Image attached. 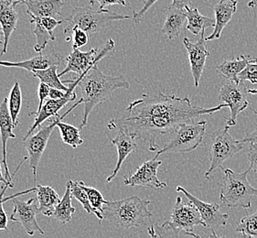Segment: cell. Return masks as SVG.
Here are the masks:
<instances>
[{
	"instance_id": "obj_26",
	"label": "cell",
	"mask_w": 257,
	"mask_h": 238,
	"mask_svg": "<svg viewBox=\"0 0 257 238\" xmlns=\"http://www.w3.org/2000/svg\"><path fill=\"white\" fill-rule=\"evenodd\" d=\"M184 11L188 21L186 29L195 36L200 35L201 31L207 28L215 26V19L201 15L198 9H190V7H187Z\"/></svg>"
},
{
	"instance_id": "obj_6",
	"label": "cell",
	"mask_w": 257,
	"mask_h": 238,
	"mask_svg": "<svg viewBox=\"0 0 257 238\" xmlns=\"http://www.w3.org/2000/svg\"><path fill=\"white\" fill-rule=\"evenodd\" d=\"M206 127V120L180 125L175 132L172 133L170 141L163 149L157 152L155 157L158 158L160 155L170 153H187L196 150L203 140Z\"/></svg>"
},
{
	"instance_id": "obj_8",
	"label": "cell",
	"mask_w": 257,
	"mask_h": 238,
	"mask_svg": "<svg viewBox=\"0 0 257 238\" xmlns=\"http://www.w3.org/2000/svg\"><path fill=\"white\" fill-rule=\"evenodd\" d=\"M113 52L114 42L112 39L108 40L100 51L93 48L88 52H83L78 49L72 48V52L66 59V67L62 73H59V77H62L69 73H77L79 76H81L83 73L89 72L93 66L97 65L98 62L103 58L106 57Z\"/></svg>"
},
{
	"instance_id": "obj_12",
	"label": "cell",
	"mask_w": 257,
	"mask_h": 238,
	"mask_svg": "<svg viewBox=\"0 0 257 238\" xmlns=\"http://www.w3.org/2000/svg\"><path fill=\"white\" fill-rule=\"evenodd\" d=\"M80 82V77L76 78L74 81H71V80H65L63 81V83H69L70 85L68 86L69 90H68L65 96L62 99H57V100H53V99H49L47 100L46 103L43 104L42 108H41V112L37 114L36 118L34 120V123L31 126V129L28 130L27 134L25 137L23 138V141L26 140L29 137H31L32 133L41 127V124L46 121L47 119L51 118V117H57L60 116L59 112L62 110L68 103L72 102L76 99L77 94L74 92V89L77 87L78 83Z\"/></svg>"
},
{
	"instance_id": "obj_52",
	"label": "cell",
	"mask_w": 257,
	"mask_h": 238,
	"mask_svg": "<svg viewBox=\"0 0 257 238\" xmlns=\"http://www.w3.org/2000/svg\"><path fill=\"white\" fill-rule=\"evenodd\" d=\"M248 93L250 94H257V89H249Z\"/></svg>"
},
{
	"instance_id": "obj_5",
	"label": "cell",
	"mask_w": 257,
	"mask_h": 238,
	"mask_svg": "<svg viewBox=\"0 0 257 238\" xmlns=\"http://www.w3.org/2000/svg\"><path fill=\"white\" fill-rule=\"evenodd\" d=\"M133 19L130 16L119 15L108 10L93 11L89 8H73L71 15L65 18L67 26L64 28V33L68 34L79 29L85 31L88 35H93L110 26L113 21H125Z\"/></svg>"
},
{
	"instance_id": "obj_45",
	"label": "cell",
	"mask_w": 257,
	"mask_h": 238,
	"mask_svg": "<svg viewBox=\"0 0 257 238\" xmlns=\"http://www.w3.org/2000/svg\"><path fill=\"white\" fill-rule=\"evenodd\" d=\"M66 92L62 91V90H58V89L51 88L50 93H49V97L50 99L57 100V99H62L65 96Z\"/></svg>"
},
{
	"instance_id": "obj_50",
	"label": "cell",
	"mask_w": 257,
	"mask_h": 238,
	"mask_svg": "<svg viewBox=\"0 0 257 238\" xmlns=\"http://www.w3.org/2000/svg\"><path fill=\"white\" fill-rule=\"evenodd\" d=\"M4 39H5V37H4L3 30H2L1 25H0V44H3V45H4Z\"/></svg>"
},
{
	"instance_id": "obj_24",
	"label": "cell",
	"mask_w": 257,
	"mask_h": 238,
	"mask_svg": "<svg viewBox=\"0 0 257 238\" xmlns=\"http://www.w3.org/2000/svg\"><path fill=\"white\" fill-rule=\"evenodd\" d=\"M250 55H240L236 59H232L222 62L216 68V73L228 81L240 82L238 75L246 68L248 63L252 61Z\"/></svg>"
},
{
	"instance_id": "obj_4",
	"label": "cell",
	"mask_w": 257,
	"mask_h": 238,
	"mask_svg": "<svg viewBox=\"0 0 257 238\" xmlns=\"http://www.w3.org/2000/svg\"><path fill=\"white\" fill-rule=\"evenodd\" d=\"M221 170L224 179L221 184L220 200L226 207L248 209L252 206V198L257 196V189L249 183L247 176L251 171L248 168L242 172H235L231 169Z\"/></svg>"
},
{
	"instance_id": "obj_16",
	"label": "cell",
	"mask_w": 257,
	"mask_h": 238,
	"mask_svg": "<svg viewBox=\"0 0 257 238\" xmlns=\"http://www.w3.org/2000/svg\"><path fill=\"white\" fill-rule=\"evenodd\" d=\"M205 31L203 30L201 31V38L195 43L190 42L189 38H185L183 40L184 46L188 52L191 74L196 87H199L200 85L201 76L205 68L206 60L210 55V52L207 50V41L204 36Z\"/></svg>"
},
{
	"instance_id": "obj_30",
	"label": "cell",
	"mask_w": 257,
	"mask_h": 238,
	"mask_svg": "<svg viewBox=\"0 0 257 238\" xmlns=\"http://www.w3.org/2000/svg\"><path fill=\"white\" fill-rule=\"evenodd\" d=\"M56 127H58L60 130L63 143H65L66 145L71 146L73 149H77L79 146L83 144V140L81 138L80 129L72 125L64 123L62 120L58 121Z\"/></svg>"
},
{
	"instance_id": "obj_11",
	"label": "cell",
	"mask_w": 257,
	"mask_h": 238,
	"mask_svg": "<svg viewBox=\"0 0 257 238\" xmlns=\"http://www.w3.org/2000/svg\"><path fill=\"white\" fill-rule=\"evenodd\" d=\"M12 202L14 209L10 218L11 221L21 223L26 233L31 236H33L37 232L44 234V231H42L37 222V215L40 212L39 205L37 204L38 200L31 198L29 201H22L17 197Z\"/></svg>"
},
{
	"instance_id": "obj_43",
	"label": "cell",
	"mask_w": 257,
	"mask_h": 238,
	"mask_svg": "<svg viewBox=\"0 0 257 238\" xmlns=\"http://www.w3.org/2000/svg\"><path fill=\"white\" fill-rule=\"evenodd\" d=\"M248 109H250L252 112H253V113L257 115L256 110L252 109V107H250V106L248 107ZM240 141L242 142V144H243V143H249V144H251V145L254 146L257 149V126L253 131H252V132L249 133V134H247L246 136H245L243 139L240 140Z\"/></svg>"
},
{
	"instance_id": "obj_28",
	"label": "cell",
	"mask_w": 257,
	"mask_h": 238,
	"mask_svg": "<svg viewBox=\"0 0 257 238\" xmlns=\"http://www.w3.org/2000/svg\"><path fill=\"white\" fill-rule=\"evenodd\" d=\"M78 183L84 190V192L87 193L91 206L93 208V214H95V216L98 218V220L101 223L104 219L103 217V205L106 204L108 201H106L104 199L102 192H99L97 189L85 185L83 181H78Z\"/></svg>"
},
{
	"instance_id": "obj_35",
	"label": "cell",
	"mask_w": 257,
	"mask_h": 238,
	"mask_svg": "<svg viewBox=\"0 0 257 238\" xmlns=\"http://www.w3.org/2000/svg\"><path fill=\"white\" fill-rule=\"evenodd\" d=\"M8 188H10V187L8 186V185H4L3 188H2V191L0 192V231H7L8 230V214L6 213L4 207H3L4 202H8L10 200H13V199H15L17 197L21 196L23 194H27V193L34 192L37 191L36 187H34V188L30 189V190H26L24 192H18V193L13 194L11 196L4 198V194H5L6 191L8 190Z\"/></svg>"
},
{
	"instance_id": "obj_49",
	"label": "cell",
	"mask_w": 257,
	"mask_h": 238,
	"mask_svg": "<svg viewBox=\"0 0 257 238\" xmlns=\"http://www.w3.org/2000/svg\"><path fill=\"white\" fill-rule=\"evenodd\" d=\"M248 7L249 8H252V9H255L257 8V0H251L249 3H248Z\"/></svg>"
},
{
	"instance_id": "obj_29",
	"label": "cell",
	"mask_w": 257,
	"mask_h": 238,
	"mask_svg": "<svg viewBox=\"0 0 257 238\" xmlns=\"http://www.w3.org/2000/svg\"><path fill=\"white\" fill-rule=\"evenodd\" d=\"M58 66H51L47 68L45 70H41V71H36L32 73L34 77L38 78L41 83H46L51 88L58 89L62 90L64 92H67L69 87L65 86L63 82L61 81L59 77V74L57 73Z\"/></svg>"
},
{
	"instance_id": "obj_44",
	"label": "cell",
	"mask_w": 257,
	"mask_h": 238,
	"mask_svg": "<svg viewBox=\"0 0 257 238\" xmlns=\"http://www.w3.org/2000/svg\"><path fill=\"white\" fill-rule=\"evenodd\" d=\"M191 0H172L171 6L176 9L184 11L187 7H190Z\"/></svg>"
},
{
	"instance_id": "obj_10",
	"label": "cell",
	"mask_w": 257,
	"mask_h": 238,
	"mask_svg": "<svg viewBox=\"0 0 257 238\" xmlns=\"http://www.w3.org/2000/svg\"><path fill=\"white\" fill-rule=\"evenodd\" d=\"M248 87L240 82H232L226 80L220 87L219 98L230 108V117L227 119V126L229 128L235 126L237 117L244 109L249 107L247 100Z\"/></svg>"
},
{
	"instance_id": "obj_34",
	"label": "cell",
	"mask_w": 257,
	"mask_h": 238,
	"mask_svg": "<svg viewBox=\"0 0 257 238\" xmlns=\"http://www.w3.org/2000/svg\"><path fill=\"white\" fill-rule=\"evenodd\" d=\"M235 230L237 233H244L248 237L257 238V211L243 216L237 224Z\"/></svg>"
},
{
	"instance_id": "obj_2",
	"label": "cell",
	"mask_w": 257,
	"mask_h": 238,
	"mask_svg": "<svg viewBox=\"0 0 257 238\" xmlns=\"http://www.w3.org/2000/svg\"><path fill=\"white\" fill-rule=\"evenodd\" d=\"M80 77L78 87L82 91L80 104L84 105L83 116L80 128L82 130L87 125L88 117L95 106L110 98L118 89L130 88V84L123 76H110L102 73L97 65Z\"/></svg>"
},
{
	"instance_id": "obj_53",
	"label": "cell",
	"mask_w": 257,
	"mask_h": 238,
	"mask_svg": "<svg viewBox=\"0 0 257 238\" xmlns=\"http://www.w3.org/2000/svg\"><path fill=\"white\" fill-rule=\"evenodd\" d=\"M242 238H250V237H248V236H247L246 234H244V233H242Z\"/></svg>"
},
{
	"instance_id": "obj_18",
	"label": "cell",
	"mask_w": 257,
	"mask_h": 238,
	"mask_svg": "<svg viewBox=\"0 0 257 238\" xmlns=\"http://www.w3.org/2000/svg\"><path fill=\"white\" fill-rule=\"evenodd\" d=\"M111 143L116 148L118 158H117V162H116L115 168L113 169L111 175L106 179V182H111L113 181L121 170L123 161H125V159L132 152L138 150V144L136 143V139L123 129L118 130L116 137L111 140Z\"/></svg>"
},
{
	"instance_id": "obj_14",
	"label": "cell",
	"mask_w": 257,
	"mask_h": 238,
	"mask_svg": "<svg viewBox=\"0 0 257 238\" xmlns=\"http://www.w3.org/2000/svg\"><path fill=\"white\" fill-rule=\"evenodd\" d=\"M176 191L183 193L189 199V201L195 205L204 223V227L210 228L211 231H215L218 228L226 225L229 216L227 213L221 212L220 205L218 203L202 202L182 186L177 187Z\"/></svg>"
},
{
	"instance_id": "obj_23",
	"label": "cell",
	"mask_w": 257,
	"mask_h": 238,
	"mask_svg": "<svg viewBox=\"0 0 257 238\" xmlns=\"http://www.w3.org/2000/svg\"><path fill=\"white\" fill-rule=\"evenodd\" d=\"M186 20L185 11L170 6L166 11V21L161 33L167 36L170 41L175 40L180 36L181 32L184 30Z\"/></svg>"
},
{
	"instance_id": "obj_3",
	"label": "cell",
	"mask_w": 257,
	"mask_h": 238,
	"mask_svg": "<svg viewBox=\"0 0 257 238\" xmlns=\"http://www.w3.org/2000/svg\"><path fill=\"white\" fill-rule=\"evenodd\" d=\"M151 203L152 202L138 196L107 202L103 205V217L123 229L140 227L145 224L147 218L153 216V213L149 210Z\"/></svg>"
},
{
	"instance_id": "obj_7",
	"label": "cell",
	"mask_w": 257,
	"mask_h": 238,
	"mask_svg": "<svg viewBox=\"0 0 257 238\" xmlns=\"http://www.w3.org/2000/svg\"><path fill=\"white\" fill-rule=\"evenodd\" d=\"M229 127L219 130L211 135L210 145V167L205 172L206 179H209L213 171L221 169L222 164L243 149V144L236 140L229 133Z\"/></svg>"
},
{
	"instance_id": "obj_33",
	"label": "cell",
	"mask_w": 257,
	"mask_h": 238,
	"mask_svg": "<svg viewBox=\"0 0 257 238\" xmlns=\"http://www.w3.org/2000/svg\"><path fill=\"white\" fill-rule=\"evenodd\" d=\"M30 22L33 25L32 32L36 37V44L34 46V51L41 53V52L46 48L48 43L51 41H55L56 38L54 36V33H51L50 31H47L46 29L41 26L38 21L30 19Z\"/></svg>"
},
{
	"instance_id": "obj_25",
	"label": "cell",
	"mask_w": 257,
	"mask_h": 238,
	"mask_svg": "<svg viewBox=\"0 0 257 238\" xmlns=\"http://www.w3.org/2000/svg\"><path fill=\"white\" fill-rule=\"evenodd\" d=\"M37 200L40 212L47 217H52L58 203L61 202L59 194L51 186L37 185Z\"/></svg>"
},
{
	"instance_id": "obj_19",
	"label": "cell",
	"mask_w": 257,
	"mask_h": 238,
	"mask_svg": "<svg viewBox=\"0 0 257 238\" xmlns=\"http://www.w3.org/2000/svg\"><path fill=\"white\" fill-rule=\"evenodd\" d=\"M24 5L27 7V13L36 18H53L58 21H63L65 18L62 13L65 5L64 0H30Z\"/></svg>"
},
{
	"instance_id": "obj_51",
	"label": "cell",
	"mask_w": 257,
	"mask_h": 238,
	"mask_svg": "<svg viewBox=\"0 0 257 238\" xmlns=\"http://www.w3.org/2000/svg\"><path fill=\"white\" fill-rule=\"evenodd\" d=\"M209 238H226V236H225V235H223V236H218L217 233H215V231H212V232L210 233Z\"/></svg>"
},
{
	"instance_id": "obj_1",
	"label": "cell",
	"mask_w": 257,
	"mask_h": 238,
	"mask_svg": "<svg viewBox=\"0 0 257 238\" xmlns=\"http://www.w3.org/2000/svg\"><path fill=\"white\" fill-rule=\"evenodd\" d=\"M228 105L224 103L211 108H202L191 104L190 99L160 92L155 95L147 93L128 104L122 117L112 119L110 130L127 131L136 140L149 144L151 152L159 151L157 140L161 136L174 133L180 125L192 122L201 115L219 112Z\"/></svg>"
},
{
	"instance_id": "obj_37",
	"label": "cell",
	"mask_w": 257,
	"mask_h": 238,
	"mask_svg": "<svg viewBox=\"0 0 257 238\" xmlns=\"http://www.w3.org/2000/svg\"><path fill=\"white\" fill-rule=\"evenodd\" d=\"M239 81H249L252 84L257 83V59H252L246 68L238 75Z\"/></svg>"
},
{
	"instance_id": "obj_41",
	"label": "cell",
	"mask_w": 257,
	"mask_h": 238,
	"mask_svg": "<svg viewBox=\"0 0 257 238\" xmlns=\"http://www.w3.org/2000/svg\"><path fill=\"white\" fill-rule=\"evenodd\" d=\"M95 3H98L100 6L99 10H105V8L108 7V6H126L125 0H90L91 5H94Z\"/></svg>"
},
{
	"instance_id": "obj_21",
	"label": "cell",
	"mask_w": 257,
	"mask_h": 238,
	"mask_svg": "<svg viewBox=\"0 0 257 238\" xmlns=\"http://www.w3.org/2000/svg\"><path fill=\"white\" fill-rule=\"evenodd\" d=\"M62 57L60 54L52 53V54L42 55L41 53H40V55L26 60V61H23V62H11L0 61V66L22 68L29 72L34 73L36 71L45 70L47 68L54 66V65L60 66L62 64Z\"/></svg>"
},
{
	"instance_id": "obj_27",
	"label": "cell",
	"mask_w": 257,
	"mask_h": 238,
	"mask_svg": "<svg viewBox=\"0 0 257 238\" xmlns=\"http://www.w3.org/2000/svg\"><path fill=\"white\" fill-rule=\"evenodd\" d=\"M72 198L70 185L67 183L65 193L61 202L58 203L52 217L55 218L57 221L62 223H70L72 221L73 213L75 212V208L72 205Z\"/></svg>"
},
{
	"instance_id": "obj_13",
	"label": "cell",
	"mask_w": 257,
	"mask_h": 238,
	"mask_svg": "<svg viewBox=\"0 0 257 238\" xmlns=\"http://www.w3.org/2000/svg\"><path fill=\"white\" fill-rule=\"evenodd\" d=\"M162 161H158L157 158L150 161H146L138 170L130 174L124 176L123 184L130 187H145L153 190H160L167 187V183L162 182L158 177V171Z\"/></svg>"
},
{
	"instance_id": "obj_47",
	"label": "cell",
	"mask_w": 257,
	"mask_h": 238,
	"mask_svg": "<svg viewBox=\"0 0 257 238\" xmlns=\"http://www.w3.org/2000/svg\"><path fill=\"white\" fill-rule=\"evenodd\" d=\"M5 1H7L8 3H10L11 5H14L16 7V6L19 5V4H25L30 0H5Z\"/></svg>"
},
{
	"instance_id": "obj_15",
	"label": "cell",
	"mask_w": 257,
	"mask_h": 238,
	"mask_svg": "<svg viewBox=\"0 0 257 238\" xmlns=\"http://www.w3.org/2000/svg\"><path fill=\"white\" fill-rule=\"evenodd\" d=\"M170 222L173 226L190 233H194V227L197 225L204 226L201 214L195 205L190 202L184 203L180 196L176 199Z\"/></svg>"
},
{
	"instance_id": "obj_48",
	"label": "cell",
	"mask_w": 257,
	"mask_h": 238,
	"mask_svg": "<svg viewBox=\"0 0 257 238\" xmlns=\"http://www.w3.org/2000/svg\"><path fill=\"white\" fill-rule=\"evenodd\" d=\"M148 231H149V234L150 238H159V236H158L157 233H156V231H155L154 225H151L150 227H149Z\"/></svg>"
},
{
	"instance_id": "obj_9",
	"label": "cell",
	"mask_w": 257,
	"mask_h": 238,
	"mask_svg": "<svg viewBox=\"0 0 257 238\" xmlns=\"http://www.w3.org/2000/svg\"><path fill=\"white\" fill-rule=\"evenodd\" d=\"M73 109L74 108L72 106L70 107L62 115L57 116L48 126L44 128H41V130H39L37 133L31 135V137H29L26 140L23 141V146L28 152V158L30 160V166L34 177V180H33L34 182H36L37 171L39 168V164L44 151L46 150L52 131L56 127L58 121L64 118L68 114L72 112Z\"/></svg>"
},
{
	"instance_id": "obj_42",
	"label": "cell",
	"mask_w": 257,
	"mask_h": 238,
	"mask_svg": "<svg viewBox=\"0 0 257 238\" xmlns=\"http://www.w3.org/2000/svg\"><path fill=\"white\" fill-rule=\"evenodd\" d=\"M247 157H248V161L250 163L249 168L257 174V149L254 146L250 144Z\"/></svg>"
},
{
	"instance_id": "obj_22",
	"label": "cell",
	"mask_w": 257,
	"mask_h": 238,
	"mask_svg": "<svg viewBox=\"0 0 257 238\" xmlns=\"http://www.w3.org/2000/svg\"><path fill=\"white\" fill-rule=\"evenodd\" d=\"M15 8V6L11 5L5 0H0V25L5 37L4 45L2 52H0V56H3L7 52L10 39L17 28L19 14Z\"/></svg>"
},
{
	"instance_id": "obj_31",
	"label": "cell",
	"mask_w": 257,
	"mask_h": 238,
	"mask_svg": "<svg viewBox=\"0 0 257 238\" xmlns=\"http://www.w3.org/2000/svg\"><path fill=\"white\" fill-rule=\"evenodd\" d=\"M155 231L159 238H201L195 233L186 232L172 225L170 221L165 222L163 224H155Z\"/></svg>"
},
{
	"instance_id": "obj_20",
	"label": "cell",
	"mask_w": 257,
	"mask_h": 238,
	"mask_svg": "<svg viewBox=\"0 0 257 238\" xmlns=\"http://www.w3.org/2000/svg\"><path fill=\"white\" fill-rule=\"evenodd\" d=\"M237 3V0H220V2L214 5L213 10L215 14V26L213 32L206 38L207 42L215 41L221 38L222 31L236 12Z\"/></svg>"
},
{
	"instance_id": "obj_32",
	"label": "cell",
	"mask_w": 257,
	"mask_h": 238,
	"mask_svg": "<svg viewBox=\"0 0 257 238\" xmlns=\"http://www.w3.org/2000/svg\"><path fill=\"white\" fill-rule=\"evenodd\" d=\"M21 103H22V92H21V84L19 82H16L11 89L10 97H9V110L11 113L13 124L15 127L20 123L19 116L21 114Z\"/></svg>"
},
{
	"instance_id": "obj_46",
	"label": "cell",
	"mask_w": 257,
	"mask_h": 238,
	"mask_svg": "<svg viewBox=\"0 0 257 238\" xmlns=\"http://www.w3.org/2000/svg\"><path fill=\"white\" fill-rule=\"evenodd\" d=\"M2 164H3V162H2V161H0V182H2L4 185H8V186L11 188L9 181H7L6 177L3 175V172H2Z\"/></svg>"
},
{
	"instance_id": "obj_36",
	"label": "cell",
	"mask_w": 257,
	"mask_h": 238,
	"mask_svg": "<svg viewBox=\"0 0 257 238\" xmlns=\"http://www.w3.org/2000/svg\"><path fill=\"white\" fill-rule=\"evenodd\" d=\"M67 183L70 185L72 198L76 199L82 204V207L87 213H93V208L91 206L87 193L79 185L78 181H68Z\"/></svg>"
},
{
	"instance_id": "obj_17",
	"label": "cell",
	"mask_w": 257,
	"mask_h": 238,
	"mask_svg": "<svg viewBox=\"0 0 257 238\" xmlns=\"http://www.w3.org/2000/svg\"><path fill=\"white\" fill-rule=\"evenodd\" d=\"M14 128H15V126L13 124L11 113L9 110L8 97H5L0 104V138H1V142H2V153H3L2 162H3L4 169H5V177L7 181H9L11 189L14 188V184L12 182L14 175H11L9 165H8V161H7V158H8L7 157V142L10 139H16V135L13 133Z\"/></svg>"
},
{
	"instance_id": "obj_38",
	"label": "cell",
	"mask_w": 257,
	"mask_h": 238,
	"mask_svg": "<svg viewBox=\"0 0 257 238\" xmlns=\"http://www.w3.org/2000/svg\"><path fill=\"white\" fill-rule=\"evenodd\" d=\"M72 39H73V42H72V48L73 49H80L82 47L85 46L89 42V39L90 37L88 35L85 31L79 30V29H75L74 31H72Z\"/></svg>"
},
{
	"instance_id": "obj_40",
	"label": "cell",
	"mask_w": 257,
	"mask_h": 238,
	"mask_svg": "<svg viewBox=\"0 0 257 238\" xmlns=\"http://www.w3.org/2000/svg\"><path fill=\"white\" fill-rule=\"evenodd\" d=\"M159 0H147L144 3V6L142 7V9L139 11H134V16H133V21L136 24H139L141 21L143 20L146 13L149 11V9L154 5L156 2H158Z\"/></svg>"
},
{
	"instance_id": "obj_39",
	"label": "cell",
	"mask_w": 257,
	"mask_h": 238,
	"mask_svg": "<svg viewBox=\"0 0 257 238\" xmlns=\"http://www.w3.org/2000/svg\"><path fill=\"white\" fill-rule=\"evenodd\" d=\"M51 91V87L49 85H47L46 83H41L39 85V89H38V96L40 99V103H39V106L38 109L35 112H32L29 115H37L41 112V108L44 104V101L46 100L47 97H49V93Z\"/></svg>"
}]
</instances>
